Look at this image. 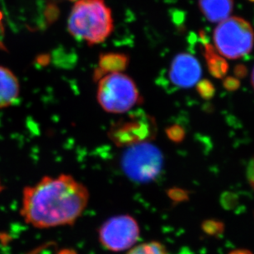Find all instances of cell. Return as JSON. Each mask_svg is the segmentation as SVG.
<instances>
[{
  "label": "cell",
  "mask_w": 254,
  "mask_h": 254,
  "mask_svg": "<svg viewBox=\"0 0 254 254\" xmlns=\"http://www.w3.org/2000/svg\"><path fill=\"white\" fill-rule=\"evenodd\" d=\"M139 226L129 215H116L106 220L99 231V241L111 252H123L133 248L139 240Z\"/></svg>",
  "instance_id": "8992f818"
},
{
  "label": "cell",
  "mask_w": 254,
  "mask_h": 254,
  "mask_svg": "<svg viewBox=\"0 0 254 254\" xmlns=\"http://www.w3.org/2000/svg\"><path fill=\"white\" fill-rule=\"evenodd\" d=\"M69 1H73V2H75L77 0H69Z\"/></svg>",
  "instance_id": "d4e9b609"
},
{
  "label": "cell",
  "mask_w": 254,
  "mask_h": 254,
  "mask_svg": "<svg viewBox=\"0 0 254 254\" xmlns=\"http://www.w3.org/2000/svg\"><path fill=\"white\" fill-rule=\"evenodd\" d=\"M238 196L233 192H225L220 197V204L225 210H232L237 205Z\"/></svg>",
  "instance_id": "ac0fdd59"
},
{
  "label": "cell",
  "mask_w": 254,
  "mask_h": 254,
  "mask_svg": "<svg viewBox=\"0 0 254 254\" xmlns=\"http://www.w3.org/2000/svg\"><path fill=\"white\" fill-rule=\"evenodd\" d=\"M235 73L236 77H240V78L245 77V75H246V68H245V66H236V68L235 69Z\"/></svg>",
  "instance_id": "44dd1931"
},
{
  "label": "cell",
  "mask_w": 254,
  "mask_h": 254,
  "mask_svg": "<svg viewBox=\"0 0 254 254\" xmlns=\"http://www.w3.org/2000/svg\"><path fill=\"white\" fill-rule=\"evenodd\" d=\"M67 28L72 37L88 46L100 44L114 29L110 7L104 0H77L69 13Z\"/></svg>",
  "instance_id": "7a4b0ae2"
},
{
  "label": "cell",
  "mask_w": 254,
  "mask_h": 254,
  "mask_svg": "<svg viewBox=\"0 0 254 254\" xmlns=\"http://www.w3.org/2000/svg\"><path fill=\"white\" fill-rule=\"evenodd\" d=\"M164 156L150 142H141L127 147L121 158V166L128 179L138 184L154 181L161 173Z\"/></svg>",
  "instance_id": "5b68a950"
},
{
  "label": "cell",
  "mask_w": 254,
  "mask_h": 254,
  "mask_svg": "<svg viewBox=\"0 0 254 254\" xmlns=\"http://www.w3.org/2000/svg\"><path fill=\"white\" fill-rule=\"evenodd\" d=\"M247 177L250 186L254 190V156L253 157V159H251V161L250 162V164L248 166Z\"/></svg>",
  "instance_id": "ffe728a7"
},
{
  "label": "cell",
  "mask_w": 254,
  "mask_h": 254,
  "mask_svg": "<svg viewBox=\"0 0 254 254\" xmlns=\"http://www.w3.org/2000/svg\"><path fill=\"white\" fill-rule=\"evenodd\" d=\"M18 78L9 68L0 65V109L12 105L19 97Z\"/></svg>",
  "instance_id": "8fae6325"
},
{
  "label": "cell",
  "mask_w": 254,
  "mask_h": 254,
  "mask_svg": "<svg viewBox=\"0 0 254 254\" xmlns=\"http://www.w3.org/2000/svg\"><path fill=\"white\" fill-rule=\"evenodd\" d=\"M97 83V100L107 113H128L143 102L136 83L126 73L107 74Z\"/></svg>",
  "instance_id": "3957f363"
},
{
  "label": "cell",
  "mask_w": 254,
  "mask_h": 254,
  "mask_svg": "<svg viewBox=\"0 0 254 254\" xmlns=\"http://www.w3.org/2000/svg\"><path fill=\"white\" fill-rule=\"evenodd\" d=\"M168 195L173 201L177 203L184 202L189 200V192L184 189L173 188L168 190Z\"/></svg>",
  "instance_id": "e0dca14e"
},
{
  "label": "cell",
  "mask_w": 254,
  "mask_h": 254,
  "mask_svg": "<svg viewBox=\"0 0 254 254\" xmlns=\"http://www.w3.org/2000/svg\"><path fill=\"white\" fill-rule=\"evenodd\" d=\"M1 19H2V13L0 12V21H1Z\"/></svg>",
  "instance_id": "cb8c5ba5"
},
{
  "label": "cell",
  "mask_w": 254,
  "mask_h": 254,
  "mask_svg": "<svg viewBox=\"0 0 254 254\" xmlns=\"http://www.w3.org/2000/svg\"><path fill=\"white\" fill-rule=\"evenodd\" d=\"M200 228L203 232L208 236L219 237L225 232V225L221 220L208 219L202 221Z\"/></svg>",
  "instance_id": "5bb4252c"
},
{
  "label": "cell",
  "mask_w": 254,
  "mask_h": 254,
  "mask_svg": "<svg viewBox=\"0 0 254 254\" xmlns=\"http://www.w3.org/2000/svg\"><path fill=\"white\" fill-rule=\"evenodd\" d=\"M213 42L215 50L224 58L240 59L253 51L254 27L243 17L230 16L218 23L213 32Z\"/></svg>",
  "instance_id": "277c9868"
},
{
  "label": "cell",
  "mask_w": 254,
  "mask_h": 254,
  "mask_svg": "<svg viewBox=\"0 0 254 254\" xmlns=\"http://www.w3.org/2000/svg\"><path fill=\"white\" fill-rule=\"evenodd\" d=\"M234 4V0H198L201 14L208 22L217 24L230 17Z\"/></svg>",
  "instance_id": "30bf717a"
},
{
  "label": "cell",
  "mask_w": 254,
  "mask_h": 254,
  "mask_svg": "<svg viewBox=\"0 0 254 254\" xmlns=\"http://www.w3.org/2000/svg\"><path fill=\"white\" fill-rule=\"evenodd\" d=\"M223 86L229 91L237 90L240 88V81L235 77H227L223 81Z\"/></svg>",
  "instance_id": "d6986e66"
},
{
  "label": "cell",
  "mask_w": 254,
  "mask_h": 254,
  "mask_svg": "<svg viewBox=\"0 0 254 254\" xmlns=\"http://www.w3.org/2000/svg\"><path fill=\"white\" fill-rule=\"evenodd\" d=\"M229 254H254L251 251L248 250H244V249H240V250H233Z\"/></svg>",
  "instance_id": "7402d4cb"
},
{
  "label": "cell",
  "mask_w": 254,
  "mask_h": 254,
  "mask_svg": "<svg viewBox=\"0 0 254 254\" xmlns=\"http://www.w3.org/2000/svg\"><path fill=\"white\" fill-rule=\"evenodd\" d=\"M87 188L73 177L46 176L22 191L21 215L37 229L72 225L88 205Z\"/></svg>",
  "instance_id": "6da1fadb"
},
{
  "label": "cell",
  "mask_w": 254,
  "mask_h": 254,
  "mask_svg": "<svg viewBox=\"0 0 254 254\" xmlns=\"http://www.w3.org/2000/svg\"><path fill=\"white\" fill-rule=\"evenodd\" d=\"M127 254H169V253L163 244L152 241L131 248Z\"/></svg>",
  "instance_id": "4fadbf2b"
},
{
  "label": "cell",
  "mask_w": 254,
  "mask_h": 254,
  "mask_svg": "<svg viewBox=\"0 0 254 254\" xmlns=\"http://www.w3.org/2000/svg\"><path fill=\"white\" fill-rule=\"evenodd\" d=\"M156 123L152 117L143 113H134L111 127L108 137L116 145L128 147L150 141L156 135Z\"/></svg>",
  "instance_id": "52a82bcc"
},
{
  "label": "cell",
  "mask_w": 254,
  "mask_h": 254,
  "mask_svg": "<svg viewBox=\"0 0 254 254\" xmlns=\"http://www.w3.org/2000/svg\"><path fill=\"white\" fill-rule=\"evenodd\" d=\"M129 63L127 55L116 52L103 53L99 56L98 67L93 73V80L98 82L103 76L110 73H123Z\"/></svg>",
  "instance_id": "9c48e42d"
},
{
  "label": "cell",
  "mask_w": 254,
  "mask_h": 254,
  "mask_svg": "<svg viewBox=\"0 0 254 254\" xmlns=\"http://www.w3.org/2000/svg\"><path fill=\"white\" fill-rule=\"evenodd\" d=\"M201 37L204 42V57L208 70L215 78H224L229 70V64L222 56L218 53L215 47L210 43L205 42L202 36Z\"/></svg>",
  "instance_id": "7c38bea8"
},
{
  "label": "cell",
  "mask_w": 254,
  "mask_h": 254,
  "mask_svg": "<svg viewBox=\"0 0 254 254\" xmlns=\"http://www.w3.org/2000/svg\"><path fill=\"white\" fill-rule=\"evenodd\" d=\"M196 90L199 95L205 100L212 98L213 96L215 95V86L208 79L199 81L196 83Z\"/></svg>",
  "instance_id": "9a60e30c"
},
{
  "label": "cell",
  "mask_w": 254,
  "mask_h": 254,
  "mask_svg": "<svg viewBox=\"0 0 254 254\" xmlns=\"http://www.w3.org/2000/svg\"><path fill=\"white\" fill-rule=\"evenodd\" d=\"M251 83H252L253 88L254 89V67L252 71V75H251Z\"/></svg>",
  "instance_id": "603a6c76"
},
{
  "label": "cell",
  "mask_w": 254,
  "mask_h": 254,
  "mask_svg": "<svg viewBox=\"0 0 254 254\" xmlns=\"http://www.w3.org/2000/svg\"><path fill=\"white\" fill-rule=\"evenodd\" d=\"M166 134L171 141L179 144L184 140L186 131L181 126L173 125L167 128Z\"/></svg>",
  "instance_id": "2e32d148"
},
{
  "label": "cell",
  "mask_w": 254,
  "mask_h": 254,
  "mask_svg": "<svg viewBox=\"0 0 254 254\" xmlns=\"http://www.w3.org/2000/svg\"><path fill=\"white\" fill-rule=\"evenodd\" d=\"M250 1H252V2H254V0H250Z\"/></svg>",
  "instance_id": "484cf974"
},
{
  "label": "cell",
  "mask_w": 254,
  "mask_h": 254,
  "mask_svg": "<svg viewBox=\"0 0 254 254\" xmlns=\"http://www.w3.org/2000/svg\"><path fill=\"white\" fill-rule=\"evenodd\" d=\"M202 74L200 62L189 53H179L172 61L169 77L178 88H189L196 85Z\"/></svg>",
  "instance_id": "ba28073f"
}]
</instances>
